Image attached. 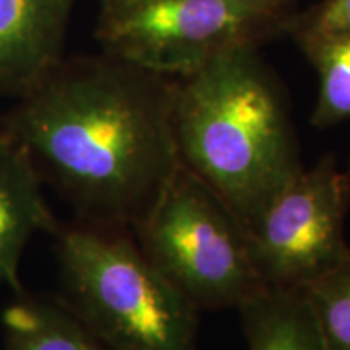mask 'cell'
I'll return each instance as SVG.
<instances>
[{
    "label": "cell",
    "mask_w": 350,
    "mask_h": 350,
    "mask_svg": "<svg viewBox=\"0 0 350 350\" xmlns=\"http://www.w3.org/2000/svg\"><path fill=\"white\" fill-rule=\"evenodd\" d=\"M239 312L248 350H326L301 291L265 287L240 305Z\"/></svg>",
    "instance_id": "cell-9"
},
{
    "label": "cell",
    "mask_w": 350,
    "mask_h": 350,
    "mask_svg": "<svg viewBox=\"0 0 350 350\" xmlns=\"http://www.w3.org/2000/svg\"><path fill=\"white\" fill-rule=\"evenodd\" d=\"M60 299L111 350H198L200 310L124 227L77 221L54 234Z\"/></svg>",
    "instance_id": "cell-3"
},
{
    "label": "cell",
    "mask_w": 350,
    "mask_h": 350,
    "mask_svg": "<svg viewBox=\"0 0 350 350\" xmlns=\"http://www.w3.org/2000/svg\"><path fill=\"white\" fill-rule=\"evenodd\" d=\"M319 78L312 124L327 129L350 117V39L301 51Z\"/></svg>",
    "instance_id": "cell-11"
},
{
    "label": "cell",
    "mask_w": 350,
    "mask_h": 350,
    "mask_svg": "<svg viewBox=\"0 0 350 350\" xmlns=\"http://www.w3.org/2000/svg\"><path fill=\"white\" fill-rule=\"evenodd\" d=\"M347 172H349V174H350V167H349V170H347Z\"/></svg>",
    "instance_id": "cell-15"
},
{
    "label": "cell",
    "mask_w": 350,
    "mask_h": 350,
    "mask_svg": "<svg viewBox=\"0 0 350 350\" xmlns=\"http://www.w3.org/2000/svg\"><path fill=\"white\" fill-rule=\"evenodd\" d=\"M78 0H0V96L18 99L64 59Z\"/></svg>",
    "instance_id": "cell-7"
},
{
    "label": "cell",
    "mask_w": 350,
    "mask_h": 350,
    "mask_svg": "<svg viewBox=\"0 0 350 350\" xmlns=\"http://www.w3.org/2000/svg\"><path fill=\"white\" fill-rule=\"evenodd\" d=\"M175 78L100 52L64 59L3 116L78 221L142 224L180 165Z\"/></svg>",
    "instance_id": "cell-1"
},
{
    "label": "cell",
    "mask_w": 350,
    "mask_h": 350,
    "mask_svg": "<svg viewBox=\"0 0 350 350\" xmlns=\"http://www.w3.org/2000/svg\"><path fill=\"white\" fill-rule=\"evenodd\" d=\"M300 291L312 306L326 350H350V250L336 268Z\"/></svg>",
    "instance_id": "cell-12"
},
{
    "label": "cell",
    "mask_w": 350,
    "mask_h": 350,
    "mask_svg": "<svg viewBox=\"0 0 350 350\" xmlns=\"http://www.w3.org/2000/svg\"><path fill=\"white\" fill-rule=\"evenodd\" d=\"M286 34L300 51L350 39V0H323L308 10L292 13Z\"/></svg>",
    "instance_id": "cell-13"
},
{
    "label": "cell",
    "mask_w": 350,
    "mask_h": 350,
    "mask_svg": "<svg viewBox=\"0 0 350 350\" xmlns=\"http://www.w3.org/2000/svg\"><path fill=\"white\" fill-rule=\"evenodd\" d=\"M131 232L148 260L200 312L239 310L266 287L253 261L248 230L182 163Z\"/></svg>",
    "instance_id": "cell-4"
},
{
    "label": "cell",
    "mask_w": 350,
    "mask_h": 350,
    "mask_svg": "<svg viewBox=\"0 0 350 350\" xmlns=\"http://www.w3.org/2000/svg\"><path fill=\"white\" fill-rule=\"evenodd\" d=\"M174 124L180 163L248 232L304 170L287 96L256 46L175 78Z\"/></svg>",
    "instance_id": "cell-2"
},
{
    "label": "cell",
    "mask_w": 350,
    "mask_h": 350,
    "mask_svg": "<svg viewBox=\"0 0 350 350\" xmlns=\"http://www.w3.org/2000/svg\"><path fill=\"white\" fill-rule=\"evenodd\" d=\"M349 208L350 174L334 156L301 170L248 232L262 284L300 291L336 268L350 250Z\"/></svg>",
    "instance_id": "cell-6"
},
{
    "label": "cell",
    "mask_w": 350,
    "mask_h": 350,
    "mask_svg": "<svg viewBox=\"0 0 350 350\" xmlns=\"http://www.w3.org/2000/svg\"><path fill=\"white\" fill-rule=\"evenodd\" d=\"M96 38L117 55L170 78L213 57L286 34L292 0H106Z\"/></svg>",
    "instance_id": "cell-5"
},
{
    "label": "cell",
    "mask_w": 350,
    "mask_h": 350,
    "mask_svg": "<svg viewBox=\"0 0 350 350\" xmlns=\"http://www.w3.org/2000/svg\"><path fill=\"white\" fill-rule=\"evenodd\" d=\"M59 226L44 198L42 178L33 159L0 130V284L21 294L20 261L26 245L38 232L54 235Z\"/></svg>",
    "instance_id": "cell-8"
},
{
    "label": "cell",
    "mask_w": 350,
    "mask_h": 350,
    "mask_svg": "<svg viewBox=\"0 0 350 350\" xmlns=\"http://www.w3.org/2000/svg\"><path fill=\"white\" fill-rule=\"evenodd\" d=\"M2 326L3 350H111L60 297L15 294Z\"/></svg>",
    "instance_id": "cell-10"
},
{
    "label": "cell",
    "mask_w": 350,
    "mask_h": 350,
    "mask_svg": "<svg viewBox=\"0 0 350 350\" xmlns=\"http://www.w3.org/2000/svg\"><path fill=\"white\" fill-rule=\"evenodd\" d=\"M98 2H99V3H103V2H106V0H98Z\"/></svg>",
    "instance_id": "cell-14"
}]
</instances>
